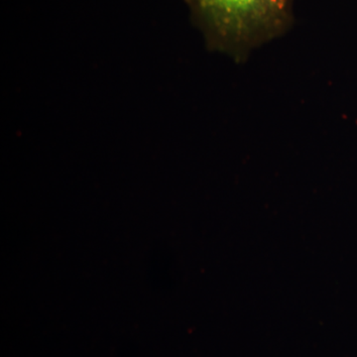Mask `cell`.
Here are the masks:
<instances>
[{"mask_svg": "<svg viewBox=\"0 0 357 357\" xmlns=\"http://www.w3.org/2000/svg\"><path fill=\"white\" fill-rule=\"evenodd\" d=\"M211 46L246 53L284 34L293 22L292 0H185Z\"/></svg>", "mask_w": 357, "mask_h": 357, "instance_id": "obj_1", "label": "cell"}]
</instances>
